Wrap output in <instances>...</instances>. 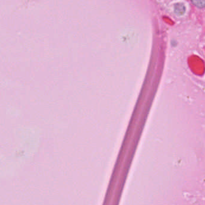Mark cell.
Instances as JSON below:
<instances>
[{"mask_svg":"<svg viewBox=\"0 0 205 205\" xmlns=\"http://www.w3.org/2000/svg\"><path fill=\"white\" fill-rule=\"evenodd\" d=\"M191 1L198 8H203L205 7V0H191Z\"/></svg>","mask_w":205,"mask_h":205,"instance_id":"obj_2","label":"cell"},{"mask_svg":"<svg viewBox=\"0 0 205 205\" xmlns=\"http://www.w3.org/2000/svg\"><path fill=\"white\" fill-rule=\"evenodd\" d=\"M186 12V8L183 3L178 2L174 6V12L178 16H182Z\"/></svg>","mask_w":205,"mask_h":205,"instance_id":"obj_1","label":"cell"}]
</instances>
